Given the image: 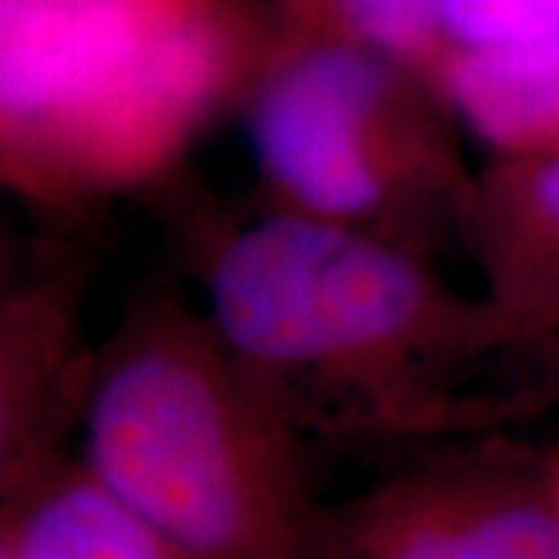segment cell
<instances>
[{
    "instance_id": "obj_5",
    "label": "cell",
    "mask_w": 559,
    "mask_h": 559,
    "mask_svg": "<svg viewBox=\"0 0 559 559\" xmlns=\"http://www.w3.org/2000/svg\"><path fill=\"white\" fill-rule=\"evenodd\" d=\"M318 559H559L547 466L503 444L432 457L323 510Z\"/></svg>"
},
{
    "instance_id": "obj_8",
    "label": "cell",
    "mask_w": 559,
    "mask_h": 559,
    "mask_svg": "<svg viewBox=\"0 0 559 559\" xmlns=\"http://www.w3.org/2000/svg\"><path fill=\"white\" fill-rule=\"evenodd\" d=\"M429 84L495 159L559 150V35L507 47H451Z\"/></svg>"
},
{
    "instance_id": "obj_11",
    "label": "cell",
    "mask_w": 559,
    "mask_h": 559,
    "mask_svg": "<svg viewBox=\"0 0 559 559\" xmlns=\"http://www.w3.org/2000/svg\"><path fill=\"white\" fill-rule=\"evenodd\" d=\"M547 479H550V491H554V500L559 507V457L554 463H547Z\"/></svg>"
},
{
    "instance_id": "obj_6",
    "label": "cell",
    "mask_w": 559,
    "mask_h": 559,
    "mask_svg": "<svg viewBox=\"0 0 559 559\" xmlns=\"http://www.w3.org/2000/svg\"><path fill=\"white\" fill-rule=\"evenodd\" d=\"M460 240L485 280V299L520 345L559 333V150L495 159L476 175Z\"/></svg>"
},
{
    "instance_id": "obj_9",
    "label": "cell",
    "mask_w": 559,
    "mask_h": 559,
    "mask_svg": "<svg viewBox=\"0 0 559 559\" xmlns=\"http://www.w3.org/2000/svg\"><path fill=\"white\" fill-rule=\"evenodd\" d=\"M274 40L352 47L426 81L451 50L439 0H274Z\"/></svg>"
},
{
    "instance_id": "obj_1",
    "label": "cell",
    "mask_w": 559,
    "mask_h": 559,
    "mask_svg": "<svg viewBox=\"0 0 559 559\" xmlns=\"http://www.w3.org/2000/svg\"><path fill=\"white\" fill-rule=\"evenodd\" d=\"M103 488L190 559H318L301 419L205 311L153 296L121 320L81 395Z\"/></svg>"
},
{
    "instance_id": "obj_3",
    "label": "cell",
    "mask_w": 559,
    "mask_h": 559,
    "mask_svg": "<svg viewBox=\"0 0 559 559\" xmlns=\"http://www.w3.org/2000/svg\"><path fill=\"white\" fill-rule=\"evenodd\" d=\"M264 50L246 0H0L3 178L44 202L162 178Z\"/></svg>"
},
{
    "instance_id": "obj_10",
    "label": "cell",
    "mask_w": 559,
    "mask_h": 559,
    "mask_svg": "<svg viewBox=\"0 0 559 559\" xmlns=\"http://www.w3.org/2000/svg\"><path fill=\"white\" fill-rule=\"evenodd\" d=\"M451 47H507L559 35V0H439Z\"/></svg>"
},
{
    "instance_id": "obj_7",
    "label": "cell",
    "mask_w": 559,
    "mask_h": 559,
    "mask_svg": "<svg viewBox=\"0 0 559 559\" xmlns=\"http://www.w3.org/2000/svg\"><path fill=\"white\" fill-rule=\"evenodd\" d=\"M0 559H190L60 454L3 476Z\"/></svg>"
},
{
    "instance_id": "obj_2",
    "label": "cell",
    "mask_w": 559,
    "mask_h": 559,
    "mask_svg": "<svg viewBox=\"0 0 559 559\" xmlns=\"http://www.w3.org/2000/svg\"><path fill=\"white\" fill-rule=\"evenodd\" d=\"M205 314L301 419L308 395L360 419L439 417L444 385L520 348L488 299H463L417 249L274 209L205 259Z\"/></svg>"
},
{
    "instance_id": "obj_4",
    "label": "cell",
    "mask_w": 559,
    "mask_h": 559,
    "mask_svg": "<svg viewBox=\"0 0 559 559\" xmlns=\"http://www.w3.org/2000/svg\"><path fill=\"white\" fill-rule=\"evenodd\" d=\"M436 87L395 62L333 44L267 40L249 81V140L283 212L423 252L457 230L466 175Z\"/></svg>"
}]
</instances>
